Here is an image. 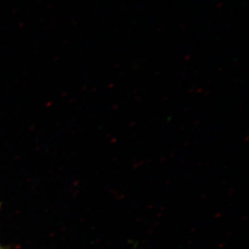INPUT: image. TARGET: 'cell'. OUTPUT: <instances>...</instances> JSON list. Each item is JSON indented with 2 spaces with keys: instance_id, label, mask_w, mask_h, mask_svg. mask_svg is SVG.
<instances>
[{
  "instance_id": "obj_1",
  "label": "cell",
  "mask_w": 249,
  "mask_h": 249,
  "mask_svg": "<svg viewBox=\"0 0 249 249\" xmlns=\"http://www.w3.org/2000/svg\"><path fill=\"white\" fill-rule=\"evenodd\" d=\"M0 249H1V248H0Z\"/></svg>"
}]
</instances>
